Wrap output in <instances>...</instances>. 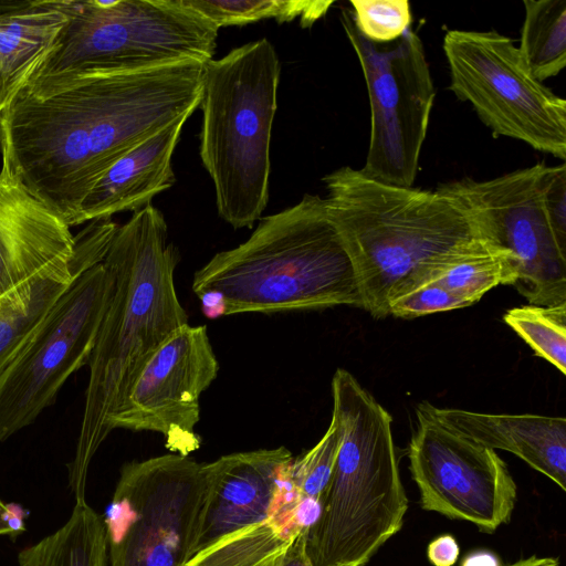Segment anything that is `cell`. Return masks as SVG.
Returning <instances> with one entry per match:
<instances>
[{"instance_id": "obj_1", "label": "cell", "mask_w": 566, "mask_h": 566, "mask_svg": "<svg viewBox=\"0 0 566 566\" xmlns=\"http://www.w3.org/2000/svg\"><path fill=\"white\" fill-rule=\"evenodd\" d=\"M203 64L25 84L0 116L1 168L70 227L101 177L201 98Z\"/></svg>"}, {"instance_id": "obj_2", "label": "cell", "mask_w": 566, "mask_h": 566, "mask_svg": "<svg viewBox=\"0 0 566 566\" xmlns=\"http://www.w3.org/2000/svg\"><path fill=\"white\" fill-rule=\"evenodd\" d=\"M178 249L168 242L163 212L151 203L118 226L103 263L114 289L88 360V382L70 484L85 499L88 467L140 371L179 327L188 324L175 285Z\"/></svg>"}, {"instance_id": "obj_3", "label": "cell", "mask_w": 566, "mask_h": 566, "mask_svg": "<svg viewBox=\"0 0 566 566\" xmlns=\"http://www.w3.org/2000/svg\"><path fill=\"white\" fill-rule=\"evenodd\" d=\"M328 213L355 263L363 308L390 303L438 280L483 241L463 210L434 190L399 187L340 167L323 177Z\"/></svg>"}, {"instance_id": "obj_4", "label": "cell", "mask_w": 566, "mask_h": 566, "mask_svg": "<svg viewBox=\"0 0 566 566\" xmlns=\"http://www.w3.org/2000/svg\"><path fill=\"white\" fill-rule=\"evenodd\" d=\"M191 289L211 318L363 307L355 263L325 198L310 193L261 218L244 242L214 254L196 271Z\"/></svg>"}, {"instance_id": "obj_5", "label": "cell", "mask_w": 566, "mask_h": 566, "mask_svg": "<svg viewBox=\"0 0 566 566\" xmlns=\"http://www.w3.org/2000/svg\"><path fill=\"white\" fill-rule=\"evenodd\" d=\"M332 397L339 447L305 552L312 566H364L400 531L408 499L390 415L343 368L333 376Z\"/></svg>"}, {"instance_id": "obj_6", "label": "cell", "mask_w": 566, "mask_h": 566, "mask_svg": "<svg viewBox=\"0 0 566 566\" xmlns=\"http://www.w3.org/2000/svg\"><path fill=\"white\" fill-rule=\"evenodd\" d=\"M280 75L268 39L203 64L199 154L213 182L217 212L234 229L252 228L269 201Z\"/></svg>"}, {"instance_id": "obj_7", "label": "cell", "mask_w": 566, "mask_h": 566, "mask_svg": "<svg viewBox=\"0 0 566 566\" xmlns=\"http://www.w3.org/2000/svg\"><path fill=\"white\" fill-rule=\"evenodd\" d=\"M218 33L212 22L181 0H75L53 50L28 83L184 61L207 63L216 52Z\"/></svg>"}, {"instance_id": "obj_8", "label": "cell", "mask_w": 566, "mask_h": 566, "mask_svg": "<svg viewBox=\"0 0 566 566\" xmlns=\"http://www.w3.org/2000/svg\"><path fill=\"white\" fill-rule=\"evenodd\" d=\"M545 168L538 163L483 181L453 180L436 190L463 210L483 242L502 252L504 285L532 305L553 306L566 303V243L548 214Z\"/></svg>"}, {"instance_id": "obj_9", "label": "cell", "mask_w": 566, "mask_h": 566, "mask_svg": "<svg viewBox=\"0 0 566 566\" xmlns=\"http://www.w3.org/2000/svg\"><path fill=\"white\" fill-rule=\"evenodd\" d=\"M206 490V463L189 455L125 463L103 515L111 566H185Z\"/></svg>"}, {"instance_id": "obj_10", "label": "cell", "mask_w": 566, "mask_h": 566, "mask_svg": "<svg viewBox=\"0 0 566 566\" xmlns=\"http://www.w3.org/2000/svg\"><path fill=\"white\" fill-rule=\"evenodd\" d=\"M442 49L450 90L494 137L566 159V101L539 82L512 40L496 31L450 30Z\"/></svg>"}, {"instance_id": "obj_11", "label": "cell", "mask_w": 566, "mask_h": 566, "mask_svg": "<svg viewBox=\"0 0 566 566\" xmlns=\"http://www.w3.org/2000/svg\"><path fill=\"white\" fill-rule=\"evenodd\" d=\"M340 22L361 67L370 108V134L360 171L375 180L413 187L436 90L423 43L408 30L389 46L357 30L350 9Z\"/></svg>"}, {"instance_id": "obj_12", "label": "cell", "mask_w": 566, "mask_h": 566, "mask_svg": "<svg viewBox=\"0 0 566 566\" xmlns=\"http://www.w3.org/2000/svg\"><path fill=\"white\" fill-rule=\"evenodd\" d=\"M113 289L103 261L80 272L1 373L0 442L31 424L88 364Z\"/></svg>"}, {"instance_id": "obj_13", "label": "cell", "mask_w": 566, "mask_h": 566, "mask_svg": "<svg viewBox=\"0 0 566 566\" xmlns=\"http://www.w3.org/2000/svg\"><path fill=\"white\" fill-rule=\"evenodd\" d=\"M409 446L410 471L423 510L492 533L514 510L516 484L495 450L452 430L417 409Z\"/></svg>"}, {"instance_id": "obj_14", "label": "cell", "mask_w": 566, "mask_h": 566, "mask_svg": "<svg viewBox=\"0 0 566 566\" xmlns=\"http://www.w3.org/2000/svg\"><path fill=\"white\" fill-rule=\"evenodd\" d=\"M218 371L207 327L182 325L140 371L114 419V430L157 432L168 450L188 457L201 446L195 431L200 398Z\"/></svg>"}, {"instance_id": "obj_15", "label": "cell", "mask_w": 566, "mask_h": 566, "mask_svg": "<svg viewBox=\"0 0 566 566\" xmlns=\"http://www.w3.org/2000/svg\"><path fill=\"white\" fill-rule=\"evenodd\" d=\"M292 461L291 451L277 447L206 463L207 490L192 556L270 518L296 491L290 479Z\"/></svg>"}, {"instance_id": "obj_16", "label": "cell", "mask_w": 566, "mask_h": 566, "mask_svg": "<svg viewBox=\"0 0 566 566\" xmlns=\"http://www.w3.org/2000/svg\"><path fill=\"white\" fill-rule=\"evenodd\" d=\"M75 243L71 227L1 168L0 296L48 265L72 260Z\"/></svg>"}, {"instance_id": "obj_17", "label": "cell", "mask_w": 566, "mask_h": 566, "mask_svg": "<svg viewBox=\"0 0 566 566\" xmlns=\"http://www.w3.org/2000/svg\"><path fill=\"white\" fill-rule=\"evenodd\" d=\"M452 430L490 449L509 451L566 490V419L491 415L419 405Z\"/></svg>"}, {"instance_id": "obj_18", "label": "cell", "mask_w": 566, "mask_h": 566, "mask_svg": "<svg viewBox=\"0 0 566 566\" xmlns=\"http://www.w3.org/2000/svg\"><path fill=\"white\" fill-rule=\"evenodd\" d=\"M189 117L180 116L114 163L83 200L75 226L138 211L169 189L175 184L172 155Z\"/></svg>"}, {"instance_id": "obj_19", "label": "cell", "mask_w": 566, "mask_h": 566, "mask_svg": "<svg viewBox=\"0 0 566 566\" xmlns=\"http://www.w3.org/2000/svg\"><path fill=\"white\" fill-rule=\"evenodd\" d=\"M75 0L0 2V109L3 112L53 50Z\"/></svg>"}, {"instance_id": "obj_20", "label": "cell", "mask_w": 566, "mask_h": 566, "mask_svg": "<svg viewBox=\"0 0 566 566\" xmlns=\"http://www.w3.org/2000/svg\"><path fill=\"white\" fill-rule=\"evenodd\" d=\"M88 268L73 255L48 265L0 296V375L75 276Z\"/></svg>"}, {"instance_id": "obj_21", "label": "cell", "mask_w": 566, "mask_h": 566, "mask_svg": "<svg viewBox=\"0 0 566 566\" xmlns=\"http://www.w3.org/2000/svg\"><path fill=\"white\" fill-rule=\"evenodd\" d=\"M300 506L295 491L270 518L193 555L185 566H279L307 528L301 522Z\"/></svg>"}, {"instance_id": "obj_22", "label": "cell", "mask_w": 566, "mask_h": 566, "mask_svg": "<svg viewBox=\"0 0 566 566\" xmlns=\"http://www.w3.org/2000/svg\"><path fill=\"white\" fill-rule=\"evenodd\" d=\"M108 545L103 515L76 500L67 522L18 554L19 566H107Z\"/></svg>"}, {"instance_id": "obj_23", "label": "cell", "mask_w": 566, "mask_h": 566, "mask_svg": "<svg viewBox=\"0 0 566 566\" xmlns=\"http://www.w3.org/2000/svg\"><path fill=\"white\" fill-rule=\"evenodd\" d=\"M523 4L517 48L531 73L543 83L566 65V0H524Z\"/></svg>"}, {"instance_id": "obj_24", "label": "cell", "mask_w": 566, "mask_h": 566, "mask_svg": "<svg viewBox=\"0 0 566 566\" xmlns=\"http://www.w3.org/2000/svg\"><path fill=\"white\" fill-rule=\"evenodd\" d=\"M218 29L243 25L263 19L291 22L300 18L303 28H310L324 17L334 1L322 0H181Z\"/></svg>"}, {"instance_id": "obj_25", "label": "cell", "mask_w": 566, "mask_h": 566, "mask_svg": "<svg viewBox=\"0 0 566 566\" xmlns=\"http://www.w3.org/2000/svg\"><path fill=\"white\" fill-rule=\"evenodd\" d=\"M503 318L537 356L566 374V303L513 307Z\"/></svg>"}, {"instance_id": "obj_26", "label": "cell", "mask_w": 566, "mask_h": 566, "mask_svg": "<svg viewBox=\"0 0 566 566\" xmlns=\"http://www.w3.org/2000/svg\"><path fill=\"white\" fill-rule=\"evenodd\" d=\"M503 254L483 242L436 281L454 295L473 304L488 291L503 284Z\"/></svg>"}, {"instance_id": "obj_27", "label": "cell", "mask_w": 566, "mask_h": 566, "mask_svg": "<svg viewBox=\"0 0 566 566\" xmlns=\"http://www.w3.org/2000/svg\"><path fill=\"white\" fill-rule=\"evenodd\" d=\"M339 447V433L333 420L310 450L293 458L290 465V479L301 500L321 506L322 495L329 482Z\"/></svg>"}, {"instance_id": "obj_28", "label": "cell", "mask_w": 566, "mask_h": 566, "mask_svg": "<svg viewBox=\"0 0 566 566\" xmlns=\"http://www.w3.org/2000/svg\"><path fill=\"white\" fill-rule=\"evenodd\" d=\"M357 30L367 40L386 44L400 39L412 21L408 0H350Z\"/></svg>"}, {"instance_id": "obj_29", "label": "cell", "mask_w": 566, "mask_h": 566, "mask_svg": "<svg viewBox=\"0 0 566 566\" xmlns=\"http://www.w3.org/2000/svg\"><path fill=\"white\" fill-rule=\"evenodd\" d=\"M470 305L472 304L469 301L454 295L433 281L392 301L389 306V315L413 318Z\"/></svg>"}, {"instance_id": "obj_30", "label": "cell", "mask_w": 566, "mask_h": 566, "mask_svg": "<svg viewBox=\"0 0 566 566\" xmlns=\"http://www.w3.org/2000/svg\"><path fill=\"white\" fill-rule=\"evenodd\" d=\"M459 555L460 546L450 534L436 537L427 548L428 559L433 566H453Z\"/></svg>"}, {"instance_id": "obj_31", "label": "cell", "mask_w": 566, "mask_h": 566, "mask_svg": "<svg viewBox=\"0 0 566 566\" xmlns=\"http://www.w3.org/2000/svg\"><path fill=\"white\" fill-rule=\"evenodd\" d=\"M25 512L14 503L6 504L0 500V535L14 538L25 531Z\"/></svg>"}, {"instance_id": "obj_32", "label": "cell", "mask_w": 566, "mask_h": 566, "mask_svg": "<svg viewBox=\"0 0 566 566\" xmlns=\"http://www.w3.org/2000/svg\"><path fill=\"white\" fill-rule=\"evenodd\" d=\"M307 530V528H306ZM304 530L286 551L279 566H312L305 552V534Z\"/></svg>"}, {"instance_id": "obj_33", "label": "cell", "mask_w": 566, "mask_h": 566, "mask_svg": "<svg viewBox=\"0 0 566 566\" xmlns=\"http://www.w3.org/2000/svg\"><path fill=\"white\" fill-rule=\"evenodd\" d=\"M461 566H500L496 555L489 551H476L467 555Z\"/></svg>"}, {"instance_id": "obj_34", "label": "cell", "mask_w": 566, "mask_h": 566, "mask_svg": "<svg viewBox=\"0 0 566 566\" xmlns=\"http://www.w3.org/2000/svg\"><path fill=\"white\" fill-rule=\"evenodd\" d=\"M507 566H559V563L552 557L531 556Z\"/></svg>"}, {"instance_id": "obj_35", "label": "cell", "mask_w": 566, "mask_h": 566, "mask_svg": "<svg viewBox=\"0 0 566 566\" xmlns=\"http://www.w3.org/2000/svg\"><path fill=\"white\" fill-rule=\"evenodd\" d=\"M1 114H2V112H1V109H0V116H1Z\"/></svg>"}]
</instances>
